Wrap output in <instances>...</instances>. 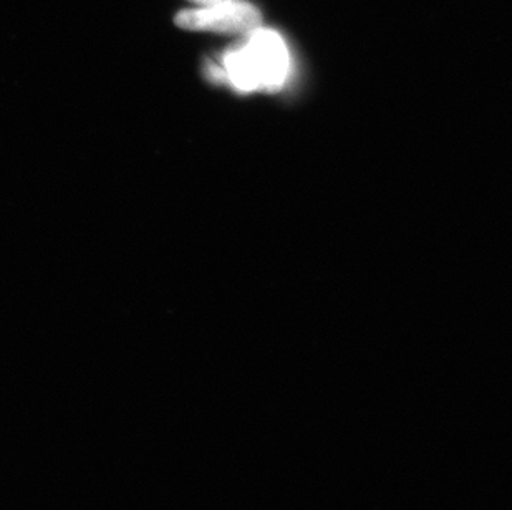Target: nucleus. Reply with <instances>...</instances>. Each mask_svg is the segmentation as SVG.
<instances>
[{"label": "nucleus", "instance_id": "1", "mask_svg": "<svg viewBox=\"0 0 512 510\" xmlns=\"http://www.w3.org/2000/svg\"><path fill=\"white\" fill-rule=\"evenodd\" d=\"M218 70L239 92H274L289 77V49L277 32L259 27L224 53Z\"/></svg>", "mask_w": 512, "mask_h": 510}, {"label": "nucleus", "instance_id": "2", "mask_svg": "<svg viewBox=\"0 0 512 510\" xmlns=\"http://www.w3.org/2000/svg\"><path fill=\"white\" fill-rule=\"evenodd\" d=\"M174 22L179 29L189 32L244 37L261 27L262 14L251 2L224 0L216 4L196 5L193 9L179 10Z\"/></svg>", "mask_w": 512, "mask_h": 510}, {"label": "nucleus", "instance_id": "3", "mask_svg": "<svg viewBox=\"0 0 512 510\" xmlns=\"http://www.w3.org/2000/svg\"><path fill=\"white\" fill-rule=\"evenodd\" d=\"M189 2H193L196 5H209L216 4V2H224V0H189Z\"/></svg>", "mask_w": 512, "mask_h": 510}]
</instances>
